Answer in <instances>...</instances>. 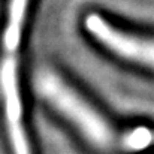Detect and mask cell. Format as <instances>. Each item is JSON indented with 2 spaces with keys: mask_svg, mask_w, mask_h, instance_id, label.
Returning a JSON list of instances; mask_svg holds the SVG:
<instances>
[{
  "mask_svg": "<svg viewBox=\"0 0 154 154\" xmlns=\"http://www.w3.org/2000/svg\"><path fill=\"white\" fill-rule=\"evenodd\" d=\"M38 90L78 135L96 151L103 154H142L154 147V130L138 126L123 130L93 106L82 94L50 70L38 79Z\"/></svg>",
  "mask_w": 154,
  "mask_h": 154,
  "instance_id": "cell-1",
  "label": "cell"
},
{
  "mask_svg": "<svg viewBox=\"0 0 154 154\" xmlns=\"http://www.w3.org/2000/svg\"><path fill=\"white\" fill-rule=\"evenodd\" d=\"M84 27L102 47L112 54L144 67L154 69L153 39H144L126 33L111 26L99 14H88L84 18Z\"/></svg>",
  "mask_w": 154,
  "mask_h": 154,
  "instance_id": "cell-2",
  "label": "cell"
},
{
  "mask_svg": "<svg viewBox=\"0 0 154 154\" xmlns=\"http://www.w3.org/2000/svg\"><path fill=\"white\" fill-rule=\"evenodd\" d=\"M29 0H9L8 23L2 38L3 57L0 63V91L2 94H15L20 91L17 73V50L21 42V32L26 18Z\"/></svg>",
  "mask_w": 154,
  "mask_h": 154,
  "instance_id": "cell-3",
  "label": "cell"
}]
</instances>
